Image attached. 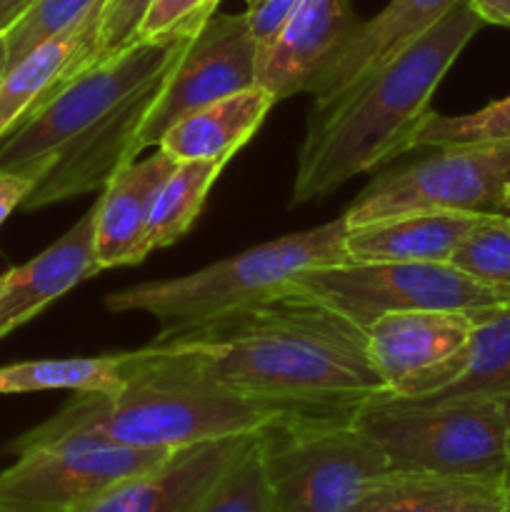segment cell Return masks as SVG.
<instances>
[{
  "mask_svg": "<svg viewBox=\"0 0 510 512\" xmlns=\"http://www.w3.org/2000/svg\"><path fill=\"white\" fill-rule=\"evenodd\" d=\"M150 345L185 355L248 398L308 413L353 415L390 398L363 330L288 290Z\"/></svg>",
  "mask_w": 510,
  "mask_h": 512,
  "instance_id": "obj_1",
  "label": "cell"
},
{
  "mask_svg": "<svg viewBox=\"0 0 510 512\" xmlns=\"http://www.w3.org/2000/svg\"><path fill=\"white\" fill-rule=\"evenodd\" d=\"M188 40H135L70 75L0 140V170L35 180L25 210L103 190L138 158L135 140Z\"/></svg>",
  "mask_w": 510,
  "mask_h": 512,
  "instance_id": "obj_2",
  "label": "cell"
},
{
  "mask_svg": "<svg viewBox=\"0 0 510 512\" xmlns=\"http://www.w3.org/2000/svg\"><path fill=\"white\" fill-rule=\"evenodd\" d=\"M483 25L468 0H460L348 93L310 108L290 205L323 200L355 175L410 153L440 80Z\"/></svg>",
  "mask_w": 510,
  "mask_h": 512,
  "instance_id": "obj_3",
  "label": "cell"
},
{
  "mask_svg": "<svg viewBox=\"0 0 510 512\" xmlns=\"http://www.w3.org/2000/svg\"><path fill=\"white\" fill-rule=\"evenodd\" d=\"M308 410L255 400L210 378L200 365L163 345L133 350L118 393H78L63 410L8 445V453L43 440L83 435L133 448L178 450L205 440L263 433Z\"/></svg>",
  "mask_w": 510,
  "mask_h": 512,
  "instance_id": "obj_4",
  "label": "cell"
},
{
  "mask_svg": "<svg viewBox=\"0 0 510 512\" xmlns=\"http://www.w3.org/2000/svg\"><path fill=\"white\" fill-rule=\"evenodd\" d=\"M345 215L318 228L300 230L218 260L203 270L170 280H150L115 290L105 298L110 313H145L158 320L153 343L175 338L198 325L238 313L283 295L300 273L345 263Z\"/></svg>",
  "mask_w": 510,
  "mask_h": 512,
  "instance_id": "obj_5",
  "label": "cell"
},
{
  "mask_svg": "<svg viewBox=\"0 0 510 512\" xmlns=\"http://www.w3.org/2000/svg\"><path fill=\"white\" fill-rule=\"evenodd\" d=\"M353 420L383 450L390 470L508 483V428L498 398L380 400Z\"/></svg>",
  "mask_w": 510,
  "mask_h": 512,
  "instance_id": "obj_6",
  "label": "cell"
},
{
  "mask_svg": "<svg viewBox=\"0 0 510 512\" xmlns=\"http://www.w3.org/2000/svg\"><path fill=\"white\" fill-rule=\"evenodd\" d=\"M353 415H300L260 433L275 512H355L390 473Z\"/></svg>",
  "mask_w": 510,
  "mask_h": 512,
  "instance_id": "obj_7",
  "label": "cell"
},
{
  "mask_svg": "<svg viewBox=\"0 0 510 512\" xmlns=\"http://www.w3.org/2000/svg\"><path fill=\"white\" fill-rule=\"evenodd\" d=\"M358 330L403 310H458L483 318L510 310V290L470 278L453 263H345L300 273L285 285ZM283 290V293H285Z\"/></svg>",
  "mask_w": 510,
  "mask_h": 512,
  "instance_id": "obj_8",
  "label": "cell"
},
{
  "mask_svg": "<svg viewBox=\"0 0 510 512\" xmlns=\"http://www.w3.org/2000/svg\"><path fill=\"white\" fill-rule=\"evenodd\" d=\"M405 168L370 180L345 223L363 225L400 213L448 210L505 215L510 210V143H470L430 148Z\"/></svg>",
  "mask_w": 510,
  "mask_h": 512,
  "instance_id": "obj_9",
  "label": "cell"
},
{
  "mask_svg": "<svg viewBox=\"0 0 510 512\" xmlns=\"http://www.w3.org/2000/svg\"><path fill=\"white\" fill-rule=\"evenodd\" d=\"M175 450L133 448L83 435L20 448L0 473V505L15 512H75Z\"/></svg>",
  "mask_w": 510,
  "mask_h": 512,
  "instance_id": "obj_10",
  "label": "cell"
},
{
  "mask_svg": "<svg viewBox=\"0 0 510 512\" xmlns=\"http://www.w3.org/2000/svg\"><path fill=\"white\" fill-rule=\"evenodd\" d=\"M258 50L260 45L250 33L245 13H215L175 60L135 140L138 155L145 148H158L165 130L183 115L240 90L255 88Z\"/></svg>",
  "mask_w": 510,
  "mask_h": 512,
  "instance_id": "obj_11",
  "label": "cell"
},
{
  "mask_svg": "<svg viewBox=\"0 0 510 512\" xmlns=\"http://www.w3.org/2000/svg\"><path fill=\"white\" fill-rule=\"evenodd\" d=\"M458 310H403L363 328L370 363L390 390L385 400H418L445 388L475 328Z\"/></svg>",
  "mask_w": 510,
  "mask_h": 512,
  "instance_id": "obj_12",
  "label": "cell"
},
{
  "mask_svg": "<svg viewBox=\"0 0 510 512\" xmlns=\"http://www.w3.org/2000/svg\"><path fill=\"white\" fill-rule=\"evenodd\" d=\"M363 20L350 0H298L258 50V85L278 100L310 93Z\"/></svg>",
  "mask_w": 510,
  "mask_h": 512,
  "instance_id": "obj_13",
  "label": "cell"
},
{
  "mask_svg": "<svg viewBox=\"0 0 510 512\" xmlns=\"http://www.w3.org/2000/svg\"><path fill=\"white\" fill-rule=\"evenodd\" d=\"M253 435L178 448L155 468L123 480L75 512H195Z\"/></svg>",
  "mask_w": 510,
  "mask_h": 512,
  "instance_id": "obj_14",
  "label": "cell"
},
{
  "mask_svg": "<svg viewBox=\"0 0 510 512\" xmlns=\"http://www.w3.org/2000/svg\"><path fill=\"white\" fill-rule=\"evenodd\" d=\"M175 168V160L160 148L143 160H130L115 170L95 200V263L100 270L138 265L148 258L145 230L155 195Z\"/></svg>",
  "mask_w": 510,
  "mask_h": 512,
  "instance_id": "obj_15",
  "label": "cell"
},
{
  "mask_svg": "<svg viewBox=\"0 0 510 512\" xmlns=\"http://www.w3.org/2000/svg\"><path fill=\"white\" fill-rule=\"evenodd\" d=\"M458 3L460 0H390L375 18L358 25L348 45L320 75L310 90L313 108H323L338 95L348 93L353 85L388 63Z\"/></svg>",
  "mask_w": 510,
  "mask_h": 512,
  "instance_id": "obj_16",
  "label": "cell"
},
{
  "mask_svg": "<svg viewBox=\"0 0 510 512\" xmlns=\"http://www.w3.org/2000/svg\"><path fill=\"white\" fill-rule=\"evenodd\" d=\"M95 205L50 248L5 273L0 290V340L43 313L68 290L100 273L95 263Z\"/></svg>",
  "mask_w": 510,
  "mask_h": 512,
  "instance_id": "obj_17",
  "label": "cell"
},
{
  "mask_svg": "<svg viewBox=\"0 0 510 512\" xmlns=\"http://www.w3.org/2000/svg\"><path fill=\"white\" fill-rule=\"evenodd\" d=\"M480 218L425 210L348 225L345 255L353 263H450L458 243Z\"/></svg>",
  "mask_w": 510,
  "mask_h": 512,
  "instance_id": "obj_18",
  "label": "cell"
},
{
  "mask_svg": "<svg viewBox=\"0 0 510 512\" xmlns=\"http://www.w3.org/2000/svg\"><path fill=\"white\" fill-rule=\"evenodd\" d=\"M100 8L83 23L63 30L30 50L25 58L10 65L0 78V140L48 95H53L70 75L88 68L95 60L100 30Z\"/></svg>",
  "mask_w": 510,
  "mask_h": 512,
  "instance_id": "obj_19",
  "label": "cell"
},
{
  "mask_svg": "<svg viewBox=\"0 0 510 512\" xmlns=\"http://www.w3.org/2000/svg\"><path fill=\"white\" fill-rule=\"evenodd\" d=\"M275 98L260 85L203 105L193 113L175 120L158 148L175 163L183 160H218L228 163L263 125Z\"/></svg>",
  "mask_w": 510,
  "mask_h": 512,
  "instance_id": "obj_20",
  "label": "cell"
},
{
  "mask_svg": "<svg viewBox=\"0 0 510 512\" xmlns=\"http://www.w3.org/2000/svg\"><path fill=\"white\" fill-rule=\"evenodd\" d=\"M510 390V310L475 320L458 373L445 388L400 403H445L460 398H500Z\"/></svg>",
  "mask_w": 510,
  "mask_h": 512,
  "instance_id": "obj_21",
  "label": "cell"
},
{
  "mask_svg": "<svg viewBox=\"0 0 510 512\" xmlns=\"http://www.w3.org/2000/svg\"><path fill=\"white\" fill-rule=\"evenodd\" d=\"M505 485V480H463L390 470L355 512H465Z\"/></svg>",
  "mask_w": 510,
  "mask_h": 512,
  "instance_id": "obj_22",
  "label": "cell"
},
{
  "mask_svg": "<svg viewBox=\"0 0 510 512\" xmlns=\"http://www.w3.org/2000/svg\"><path fill=\"white\" fill-rule=\"evenodd\" d=\"M130 353L100 358L25 360L0 368V395L70 390V393H118L125 383Z\"/></svg>",
  "mask_w": 510,
  "mask_h": 512,
  "instance_id": "obj_23",
  "label": "cell"
},
{
  "mask_svg": "<svg viewBox=\"0 0 510 512\" xmlns=\"http://www.w3.org/2000/svg\"><path fill=\"white\" fill-rule=\"evenodd\" d=\"M225 163L218 160H183L175 163L155 195L153 213L145 230V253L178 243L198 220L210 188Z\"/></svg>",
  "mask_w": 510,
  "mask_h": 512,
  "instance_id": "obj_24",
  "label": "cell"
},
{
  "mask_svg": "<svg viewBox=\"0 0 510 512\" xmlns=\"http://www.w3.org/2000/svg\"><path fill=\"white\" fill-rule=\"evenodd\" d=\"M195 512H275L260 433L235 455Z\"/></svg>",
  "mask_w": 510,
  "mask_h": 512,
  "instance_id": "obj_25",
  "label": "cell"
},
{
  "mask_svg": "<svg viewBox=\"0 0 510 512\" xmlns=\"http://www.w3.org/2000/svg\"><path fill=\"white\" fill-rule=\"evenodd\" d=\"M470 143H510V95L468 115H440L430 110L413 133L410 150Z\"/></svg>",
  "mask_w": 510,
  "mask_h": 512,
  "instance_id": "obj_26",
  "label": "cell"
},
{
  "mask_svg": "<svg viewBox=\"0 0 510 512\" xmlns=\"http://www.w3.org/2000/svg\"><path fill=\"white\" fill-rule=\"evenodd\" d=\"M450 263L480 283L510 290V220L483 215L460 240Z\"/></svg>",
  "mask_w": 510,
  "mask_h": 512,
  "instance_id": "obj_27",
  "label": "cell"
},
{
  "mask_svg": "<svg viewBox=\"0 0 510 512\" xmlns=\"http://www.w3.org/2000/svg\"><path fill=\"white\" fill-rule=\"evenodd\" d=\"M103 3L105 0H33L25 8V13L15 20L13 28L5 33L8 68L18 63L20 58H25L30 50L38 48L40 43H45V40L83 23Z\"/></svg>",
  "mask_w": 510,
  "mask_h": 512,
  "instance_id": "obj_28",
  "label": "cell"
},
{
  "mask_svg": "<svg viewBox=\"0 0 510 512\" xmlns=\"http://www.w3.org/2000/svg\"><path fill=\"white\" fill-rule=\"evenodd\" d=\"M218 5L220 0H150L135 40H190Z\"/></svg>",
  "mask_w": 510,
  "mask_h": 512,
  "instance_id": "obj_29",
  "label": "cell"
},
{
  "mask_svg": "<svg viewBox=\"0 0 510 512\" xmlns=\"http://www.w3.org/2000/svg\"><path fill=\"white\" fill-rule=\"evenodd\" d=\"M148 5L150 0H105L103 10H100L95 60L110 58V55L120 53V50L135 43V35H138Z\"/></svg>",
  "mask_w": 510,
  "mask_h": 512,
  "instance_id": "obj_30",
  "label": "cell"
},
{
  "mask_svg": "<svg viewBox=\"0 0 510 512\" xmlns=\"http://www.w3.org/2000/svg\"><path fill=\"white\" fill-rule=\"evenodd\" d=\"M35 180L15 170H0V225L8 220L15 208H23L25 198L33 193Z\"/></svg>",
  "mask_w": 510,
  "mask_h": 512,
  "instance_id": "obj_31",
  "label": "cell"
},
{
  "mask_svg": "<svg viewBox=\"0 0 510 512\" xmlns=\"http://www.w3.org/2000/svg\"><path fill=\"white\" fill-rule=\"evenodd\" d=\"M483 23L510 28V0H468Z\"/></svg>",
  "mask_w": 510,
  "mask_h": 512,
  "instance_id": "obj_32",
  "label": "cell"
},
{
  "mask_svg": "<svg viewBox=\"0 0 510 512\" xmlns=\"http://www.w3.org/2000/svg\"><path fill=\"white\" fill-rule=\"evenodd\" d=\"M465 512H510V488H498L495 493L485 495L478 503L470 505Z\"/></svg>",
  "mask_w": 510,
  "mask_h": 512,
  "instance_id": "obj_33",
  "label": "cell"
},
{
  "mask_svg": "<svg viewBox=\"0 0 510 512\" xmlns=\"http://www.w3.org/2000/svg\"><path fill=\"white\" fill-rule=\"evenodd\" d=\"M33 0H0V38L13 28L15 20L25 13Z\"/></svg>",
  "mask_w": 510,
  "mask_h": 512,
  "instance_id": "obj_34",
  "label": "cell"
},
{
  "mask_svg": "<svg viewBox=\"0 0 510 512\" xmlns=\"http://www.w3.org/2000/svg\"><path fill=\"white\" fill-rule=\"evenodd\" d=\"M500 405H503V415H505V428H508V483H510V390L508 393L500 395Z\"/></svg>",
  "mask_w": 510,
  "mask_h": 512,
  "instance_id": "obj_35",
  "label": "cell"
},
{
  "mask_svg": "<svg viewBox=\"0 0 510 512\" xmlns=\"http://www.w3.org/2000/svg\"><path fill=\"white\" fill-rule=\"evenodd\" d=\"M5 68H8V45H5V35L0 38V78H3Z\"/></svg>",
  "mask_w": 510,
  "mask_h": 512,
  "instance_id": "obj_36",
  "label": "cell"
},
{
  "mask_svg": "<svg viewBox=\"0 0 510 512\" xmlns=\"http://www.w3.org/2000/svg\"><path fill=\"white\" fill-rule=\"evenodd\" d=\"M243 3H245V10H248V8H255V5H260L263 0H243Z\"/></svg>",
  "mask_w": 510,
  "mask_h": 512,
  "instance_id": "obj_37",
  "label": "cell"
},
{
  "mask_svg": "<svg viewBox=\"0 0 510 512\" xmlns=\"http://www.w3.org/2000/svg\"><path fill=\"white\" fill-rule=\"evenodd\" d=\"M3 285H5V273L0 275V290H3Z\"/></svg>",
  "mask_w": 510,
  "mask_h": 512,
  "instance_id": "obj_38",
  "label": "cell"
},
{
  "mask_svg": "<svg viewBox=\"0 0 510 512\" xmlns=\"http://www.w3.org/2000/svg\"><path fill=\"white\" fill-rule=\"evenodd\" d=\"M0 512H15V510H10V508H5V505H0Z\"/></svg>",
  "mask_w": 510,
  "mask_h": 512,
  "instance_id": "obj_39",
  "label": "cell"
},
{
  "mask_svg": "<svg viewBox=\"0 0 510 512\" xmlns=\"http://www.w3.org/2000/svg\"><path fill=\"white\" fill-rule=\"evenodd\" d=\"M503 218H508V220H510V210H508V213H505V215H503Z\"/></svg>",
  "mask_w": 510,
  "mask_h": 512,
  "instance_id": "obj_40",
  "label": "cell"
}]
</instances>
